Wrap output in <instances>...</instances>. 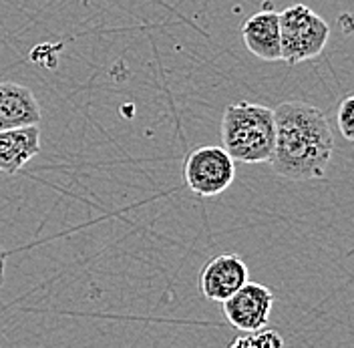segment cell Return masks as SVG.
I'll return each mask as SVG.
<instances>
[{
	"mask_svg": "<svg viewBox=\"0 0 354 348\" xmlns=\"http://www.w3.org/2000/svg\"><path fill=\"white\" fill-rule=\"evenodd\" d=\"M336 119H338V129L342 133V137L346 141H354V97L348 95L340 101L338 111H336Z\"/></svg>",
	"mask_w": 354,
	"mask_h": 348,
	"instance_id": "8fae6325",
	"label": "cell"
},
{
	"mask_svg": "<svg viewBox=\"0 0 354 348\" xmlns=\"http://www.w3.org/2000/svg\"><path fill=\"white\" fill-rule=\"evenodd\" d=\"M282 61L298 65L316 59L326 48L330 26L306 4H294L278 12Z\"/></svg>",
	"mask_w": 354,
	"mask_h": 348,
	"instance_id": "3957f363",
	"label": "cell"
},
{
	"mask_svg": "<svg viewBox=\"0 0 354 348\" xmlns=\"http://www.w3.org/2000/svg\"><path fill=\"white\" fill-rule=\"evenodd\" d=\"M234 348H282L284 347V338L276 332V330H254V332H245L242 336H238L234 342Z\"/></svg>",
	"mask_w": 354,
	"mask_h": 348,
	"instance_id": "30bf717a",
	"label": "cell"
},
{
	"mask_svg": "<svg viewBox=\"0 0 354 348\" xmlns=\"http://www.w3.org/2000/svg\"><path fill=\"white\" fill-rule=\"evenodd\" d=\"M274 300V292L268 286L248 280L221 304L232 327L238 328L240 332H254L268 324Z\"/></svg>",
	"mask_w": 354,
	"mask_h": 348,
	"instance_id": "5b68a950",
	"label": "cell"
},
{
	"mask_svg": "<svg viewBox=\"0 0 354 348\" xmlns=\"http://www.w3.org/2000/svg\"><path fill=\"white\" fill-rule=\"evenodd\" d=\"M41 117V103L30 89L12 81L0 83V131L39 125Z\"/></svg>",
	"mask_w": 354,
	"mask_h": 348,
	"instance_id": "52a82bcc",
	"label": "cell"
},
{
	"mask_svg": "<svg viewBox=\"0 0 354 348\" xmlns=\"http://www.w3.org/2000/svg\"><path fill=\"white\" fill-rule=\"evenodd\" d=\"M250 280L248 266L238 254H221L209 260L199 276V290L212 302H223Z\"/></svg>",
	"mask_w": 354,
	"mask_h": 348,
	"instance_id": "8992f818",
	"label": "cell"
},
{
	"mask_svg": "<svg viewBox=\"0 0 354 348\" xmlns=\"http://www.w3.org/2000/svg\"><path fill=\"white\" fill-rule=\"evenodd\" d=\"M41 152L39 125L0 131V172L17 174Z\"/></svg>",
	"mask_w": 354,
	"mask_h": 348,
	"instance_id": "9c48e42d",
	"label": "cell"
},
{
	"mask_svg": "<svg viewBox=\"0 0 354 348\" xmlns=\"http://www.w3.org/2000/svg\"><path fill=\"white\" fill-rule=\"evenodd\" d=\"M242 39L245 48L256 57L268 63L282 61L280 51V22L278 12L272 8L252 15L242 24Z\"/></svg>",
	"mask_w": 354,
	"mask_h": 348,
	"instance_id": "ba28073f",
	"label": "cell"
},
{
	"mask_svg": "<svg viewBox=\"0 0 354 348\" xmlns=\"http://www.w3.org/2000/svg\"><path fill=\"white\" fill-rule=\"evenodd\" d=\"M187 187L199 197L223 194L236 179V161L223 147L203 145L187 155L183 165Z\"/></svg>",
	"mask_w": 354,
	"mask_h": 348,
	"instance_id": "277c9868",
	"label": "cell"
},
{
	"mask_svg": "<svg viewBox=\"0 0 354 348\" xmlns=\"http://www.w3.org/2000/svg\"><path fill=\"white\" fill-rule=\"evenodd\" d=\"M274 111L258 103H232L221 117V145L234 161L266 163L274 152Z\"/></svg>",
	"mask_w": 354,
	"mask_h": 348,
	"instance_id": "7a4b0ae2",
	"label": "cell"
},
{
	"mask_svg": "<svg viewBox=\"0 0 354 348\" xmlns=\"http://www.w3.org/2000/svg\"><path fill=\"white\" fill-rule=\"evenodd\" d=\"M272 172L292 181L322 179L334 153V135L326 115L302 101H286L274 109Z\"/></svg>",
	"mask_w": 354,
	"mask_h": 348,
	"instance_id": "6da1fadb",
	"label": "cell"
},
{
	"mask_svg": "<svg viewBox=\"0 0 354 348\" xmlns=\"http://www.w3.org/2000/svg\"><path fill=\"white\" fill-rule=\"evenodd\" d=\"M4 270H6V252H4V248L0 246V288H2V284H4Z\"/></svg>",
	"mask_w": 354,
	"mask_h": 348,
	"instance_id": "7c38bea8",
	"label": "cell"
}]
</instances>
